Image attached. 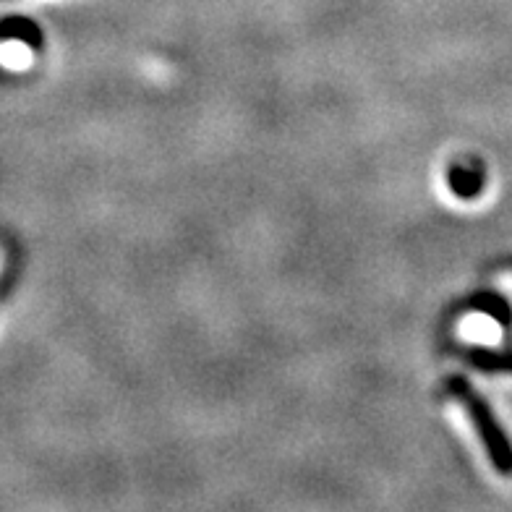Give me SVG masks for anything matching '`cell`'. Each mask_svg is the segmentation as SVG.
I'll return each mask as SVG.
<instances>
[{"label":"cell","instance_id":"obj_1","mask_svg":"<svg viewBox=\"0 0 512 512\" xmlns=\"http://www.w3.org/2000/svg\"><path fill=\"white\" fill-rule=\"evenodd\" d=\"M447 390H450L452 398L458 400L465 411H468L473 426H476V432H479L481 442L486 445L489 458H492L494 468H497L499 473L510 476L512 473V445H510V439L505 437V432L499 429L497 418L492 416L489 405H486L484 400L476 395V392H473L471 384L460 377H452L450 382H447Z\"/></svg>","mask_w":512,"mask_h":512},{"label":"cell","instance_id":"obj_2","mask_svg":"<svg viewBox=\"0 0 512 512\" xmlns=\"http://www.w3.org/2000/svg\"><path fill=\"white\" fill-rule=\"evenodd\" d=\"M0 37H8V40H27L29 45H40V29L34 27L32 21L27 19H6L0 21Z\"/></svg>","mask_w":512,"mask_h":512}]
</instances>
